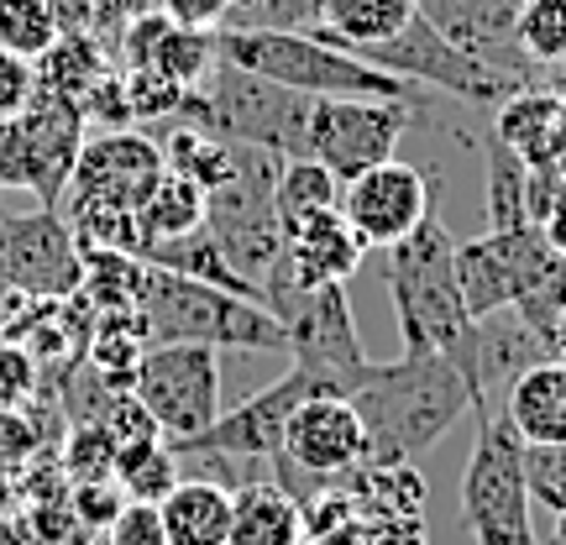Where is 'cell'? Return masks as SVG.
Returning <instances> with one entry per match:
<instances>
[{
    "label": "cell",
    "instance_id": "5",
    "mask_svg": "<svg viewBox=\"0 0 566 545\" xmlns=\"http://www.w3.org/2000/svg\"><path fill=\"white\" fill-rule=\"evenodd\" d=\"M310 95H294L283 84L247 74L231 63H216V74L189 90L174 122L200 126L210 137L237 142V147H263L283 163L304 158V126H310Z\"/></svg>",
    "mask_w": 566,
    "mask_h": 545
},
{
    "label": "cell",
    "instance_id": "43",
    "mask_svg": "<svg viewBox=\"0 0 566 545\" xmlns=\"http://www.w3.org/2000/svg\"><path fill=\"white\" fill-rule=\"evenodd\" d=\"M38 95V63L17 59V53H0V122L21 116Z\"/></svg>",
    "mask_w": 566,
    "mask_h": 545
},
{
    "label": "cell",
    "instance_id": "16",
    "mask_svg": "<svg viewBox=\"0 0 566 545\" xmlns=\"http://www.w3.org/2000/svg\"><path fill=\"white\" fill-rule=\"evenodd\" d=\"M520 6L525 0H415V11L451 48H462L467 59L488 63V69H499V74H509L514 84L530 90L535 63L520 48Z\"/></svg>",
    "mask_w": 566,
    "mask_h": 545
},
{
    "label": "cell",
    "instance_id": "37",
    "mask_svg": "<svg viewBox=\"0 0 566 545\" xmlns=\"http://www.w3.org/2000/svg\"><path fill=\"white\" fill-rule=\"evenodd\" d=\"M525 483H530V504H546L551 514H566V441L525 446Z\"/></svg>",
    "mask_w": 566,
    "mask_h": 545
},
{
    "label": "cell",
    "instance_id": "25",
    "mask_svg": "<svg viewBox=\"0 0 566 545\" xmlns=\"http://www.w3.org/2000/svg\"><path fill=\"white\" fill-rule=\"evenodd\" d=\"M321 11L325 27L315 38L346 48V53H363L373 42H388L415 17V0H321Z\"/></svg>",
    "mask_w": 566,
    "mask_h": 545
},
{
    "label": "cell",
    "instance_id": "29",
    "mask_svg": "<svg viewBox=\"0 0 566 545\" xmlns=\"http://www.w3.org/2000/svg\"><path fill=\"white\" fill-rule=\"evenodd\" d=\"M105 74H111V59H105L101 38H59L38 59V90H53V95H63V101H74V105H80Z\"/></svg>",
    "mask_w": 566,
    "mask_h": 545
},
{
    "label": "cell",
    "instance_id": "26",
    "mask_svg": "<svg viewBox=\"0 0 566 545\" xmlns=\"http://www.w3.org/2000/svg\"><path fill=\"white\" fill-rule=\"evenodd\" d=\"M342 205V184L325 174L321 163H283L279 168V189H273V210H279V226L283 237H294L300 226L321 221V216H331Z\"/></svg>",
    "mask_w": 566,
    "mask_h": 545
},
{
    "label": "cell",
    "instance_id": "47",
    "mask_svg": "<svg viewBox=\"0 0 566 545\" xmlns=\"http://www.w3.org/2000/svg\"><path fill=\"white\" fill-rule=\"evenodd\" d=\"M363 545H430V541H424V525H378L363 535Z\"/></svg>",
    "mask_w": 566,
    "mask_h": 545
},
{
    "label": "cell",
    "instance_id": "12",
    "mask_svg": "<svg viewBox=\"0 0 566 545\" xmlns=\"http://www.w3.org/2000/svg\"><path fill=\"white\" fill-rule=\"evenodd\" d=\"M315 394H336L331 384H321L315 373H289L279 384H268L263 394H252L247 405H237L231 415L210 425L205 436L195 441L174 446V457H200V462H216V467H237V462H273L283 451V430H289V415L315 399Z\"/></svg>",
    "mask_w": 566,
    "mask_h": 545
},
{
    "label": "cell",
    "instance_id": "51",
    "mask_svg": "<svg viewBox=\"0 0 566 545\" xmlns=\"http://www.w3.org/2000/svg\"><path fill=\"white\" fill-rule=\"evenodd\" d=\"M263 6H268V0H226V21L237 27V21H247L252 11H263Z\"/></svg>",
    "mask_w": 566,
    "mask_h": 545
},
{
    "label": "cell",
    "instance_id": "7",
    "mask_svg": "<svg viewBox=\"0 0 566 545\" xmlns=\"http://www.w3.org/2000/svg\"><path fill=\"white\" fill-rule=\"evenodd\" d=\"M457 509L472 545H541L530 525L525 441L509 430L504 415H478V441L462 467Z\"/></svg>",
    "mask_w": 566,
    "mask_h": 545
},
{
    "label": "cell",
    "instance_id": "33",
    "mask_svg": "<svg viewBox=\"0 0 566 545\" xmlns=\"http://www.w3.org/2000/svg\"><path fill=\"white\" fill-rule=\"evenodd\" d=\"M59 42V21L48 0H0V53L38 63Z\"/></svg>",
    "mask_w": 566,
    "mask_h": 545
},
{
    "label": "cell",
    "instance_id": "14",
    "mask_svg": "<svg viewBox=\"0 0 566 545\" xmlns=\"http://www.w3.org/2000/svg\"><path fill=\"white\" fill-rule=\"evenodd\" d=\"M163 179V147L142 132H105L101 142H84L74 179H69V210H116V216H137L142 200L153 195Z\"/></svg>",
    "mask_w": 566,
    "mask_h": 545
},
{
    "label": "cell",
    "instance_id": "2",
    "mask_svg": "<svg viewBox=\"0 0 566 545\" xmlns=\"http://www.w3.org/2000/svg\"><path fill=\"white\" fill-rule=\"evenodd\" d=\"M388 300L405 331V352L446 357L472 388V352H478V321L467 315L462 279H457V242L436 216L388 247Z\"/></svg>",
    "mask_w": 566,
    "mask_h": 545
},
{
    "label": "cell",
    "instance_id": "15",
    "mask_svg": "<svg viewBox=\"0 0 566 545\" xmlns=\"http://www.w3.org/2000/svg\"><path fill=\"white\" fill-rule=\"evenodd\" d=\"M336 210H342V221L352 226L357 242L388 252V247H399L430 221V184H424L420 168L388 158L378 168L357 174L352 184H342Z\"/></svg>",
    "mask_w": 566,
    "mask_h": 545
},
{
    "label": "cell",
    "instance_id": "9",
    "mask_svg": "<svg viewBox=\"0 0 566 545\" xmlns=\"http://www.w3.org/2000/svg\"><path fill=\"white\" fill-rule=\"evenodd\" d=\"M132 399L168 446L195 441L221 420V352L184 342L147 346L132 373Z\"/></svg>",
    "mask_w": 566,
    "mask_h": 545
},
{
    "label": "cell",
    "instance_id": "4",
    "mask_svg": "<svg viewBox=\"0 0 566 545\" xmlns=\"http://www.w3.org/2000/svg\"><path fill=\"white\" fill-rule=\"evenodd\" d=\"M137 315L147 331V346L184 342V346H210V352H273L289 357L283 325L268 315L263 304L237 300L226 289L179 279L163 268L142 263V289H137Z\"/></svg>",
    "mask_w": 566,
    "mask_h": 545
},
{
    "label": "cell",
    "instance_id": "50",
    "mask_svg": "<svg viewBox=\"0 0 566 545\" xmlns=\"http://www.w3.org/2000/svg\"><path fill=\"white\" fill-rule=\"evenodd\" d=\"M546 357H551V363H566V310L556 315V325L546 331Z\"/></svg>",
    "mask_w": 566,
    "mask_h": 545
},
{
    "label": "cell",
    "instance_id": "38",
    "mask_svg": "<svg viewBox=\"0 0 566 545\" xmlns=\"http://www.w3.org/2000/svg\"><path fill=\"white\" fill-rule=\"evenodd\" d=\"M325 27L321 0H268L263 11L237 21V32H294V38H315Z\"/></svg>",
    "mask_w": 566,
    "mask_h": 545
},
{
    "label": "cell",
    "instance_id": "28",
    "mask_svg": "<svg viewBox=\"0 0 566 545\" xmlns=\"http://www.w3.org/2000/svg\"><path fill=\"white\" fill-rule=\"evenodd\" d=\"M111 483L122 488L132 504H163L174 488H179V457L168 441H126L116 446V467H111Z\"/></svg>",
    "mask_w": 566,
    "mask_h": 545
},
{
    "label": "cell",
    "instance_id": "44",
    "mask_svg": "<svg viewBox=\"0 0 566 545\" xmlns=\"http://www.w3.org/2000/svg\"><path fill=\"white\" fill-rule=\"evenodd\" d=\"M0 189H27L32 195V158H27V137H21L17 116L0 122Z\"/></svg>",
    "mask_w": 566,
    "mask_h": 545
},
{
    "label": "cell",
    "instance_id": "42",
    "mask_svg": "<svg viewBox=\"0 0 566 545\" xmlns=\"http://www.w3.org/2000/svg\"><path fill=\"white\" fill-rule=\"evenodd\" d=\"M105 545H168L158 504H126L105 530Z\"/></svg>",
    "mask_w": 566,
    "mask_h": 545
},
{
    "label": "cell",
    "instance_id": "10",
    "mask_svg": "<svg viewBox=\"0 0 566 545\" xmlns=\"http://www.w3.org/2000/svg\"><path fill=\"white\" fill-rule=\"evenodd\" d=\"M357 59L373 63V69H384V74H394V80H405V84L457 95V101H467V105H504L509 95L525 90V84H514L509 74H499V69L467 59L462 48H451L420 11H415V17H409L388 42L363 48Z\"/></svg>",
    "mask_w": 566,
    "mask_h": 545
},
{
    "label": "cell",
    "instance_id": "18",
    "mask_svg": "<svg viewBox=\"0 0 566 545\" xmlns=\"http://www.w3.org/2000/svg\"><path fill=\"white\" fill-rule=\"evenodd\" d=\"M367 247L352 237L342 210H331L321 221L300 226L294 237H283V263L268 283H289V289H325V283H346L363 268ZM268 294V289H263Z\"/></svg>",
    "mask_w": 566,
    "mask_h": 545
},
{
    "label": "cell",
    "instance_id": "24",
    "mask_svg": "<svg viewBox=\"0 0 566 545\" xmlns=\"http://www.w3.org/2000/svg\"><path fill=\"white\" fill-rule=\"evenodd\" d=\"M142 263H147V268H163V273H179V279L210 283V289H226V294H237V300L263 304V294H258V289H252V283L237 273V268L226 263V252L216 247V237H210L205 226L184 231V237H168V242L142 247Z\"/></svg>",
    "mask_w": 566,
    "mask_h": 545
},
{
    "label": "cell",
    "instance_id": "48",
    "mask_svg": "<svg viewBox=\"0 0 566 545\" xmlns=\"http://www.w3.org/2000/svg\"><path fill=\"white\" fill-rule=\"evenodd\" d=\"M0 545H42V535L32 530V520L27 514H0Z\"/></svg>",
    "mask_w": 566,
    "mask_h": 545
},
{
    "label": "cell",
    "instance_id": "20",
    "mask_svg": "<svg viewBox=\"0 0 566 545\" xmlns=\"http://www.w3.org/2000/svg\"><path fill=\"white\" fill-rule=\"evenodd\" d=\"M566 142V95L520 90L499 105V147H509L525 168H551Z\"/></svg>",
    "mask_w": 566,
    "mask_h": 545
},
{
    "label": "cell",
    "instance_id": "1",
    "mask_svg": "<svg viewBox=\"0 0 566 545\" xmlns=\"http://www.w3.org/2000/svg\"><path fill=\"white\" fill-rule=\"evenodd\" d=\"M346 405L363 420V467H415L472 409V388L446 357L405 352L399 363H367Z\"/></svg>",
    "mask_w": 566,
    "mask_h": 545
},
{
    "label": "cell",
    "instance_id": "21",
    "mask_svg": "<svg viewBox=\"0 0 566 545\" xmlns=\"http://www.w3.org/2000/svg\"><path fill=\"white\" fill-rule=\"evenodd\" d=\"M352 499L367 530L378 525H424V478L415 467H357L336 483Z\"/></svg>",
    "mask_w": 566,
    "mask_h": 545
},
{
    "label": "cell",
    "instance_id": "40",
    "mask_svg": "<svg viewBox=\"0 0 566 545\" xmlns=\"http://www.w3.org/2000/svg\"><path fill=\"white\" fill-rule=\"evenodd\" d=\"M42 373L17 342H0V409H27L38 399Z\"/></svg>",
    "mask_w": 566,
    "mask_h": 545
},
{
    "label": "cell",
    "instance_id": "30",
    "mask_svg": "<svg viewBox=\"0 0 566 545\" xmlns=\"http://www.w3.org/2000/svg\"><path fill=\"white\" fill-rule=\"evenodd\" d=\"M137 226H142V247L195 231V226H205V189L163 168V179L153 184V195H147V200H142V210H137ZM137 258H142V252H137Z\"/></svg>",
    "mask_w": 566,
    "mask_h": 545
},
{
    "label": "cell",
    "instance_id": "39",
    "mask_svg": "<svg viewBox=\"0 0 566 545\" xmlns=\"http://www.w3.org/2000/svg\"><path fill=\"white\" fill-rule=\"evenodd\" d=\"M126 504H132V499H126L111 478H105V483H74L69 488V509H74V520H80L90 535H105L111 520H116Z\"/></svg>",
    "mask_w": 566,
    "mask_h": 545
},
{
    "label": "cell",
    "instance_id": "11",
    "mask_svg": "<svg viewBox=\"0 0 566 545\" xmlns=\"http://www.w3.org/2000/svg\"><path fill=\"white\" fill-rule=\"evenodd\" d=\"M424 111L405 101H315L304 126V158L321 163L336 184L394 158V147Z\"/></svg>",
    "mask_w": 566,
    "mask_h": 545
},
{
    "label": "cell",
    "instance_id": "6",
    "mask_svg": "<svg viewBox=\"0 0 566 545\" xmlns=\"http://www.w3.org/2000/svg\"><path fill=\"white\" fill-rule=\"evenodd\" d=\"M231 153H237V174L216 195H205V231L216 237L226 263L263 294L283 263V226L273 210L283 158L263 147H237V142H231Z\"/></svg>",
    "mask_w": 566,
    "mask_h": 545
},
{
    "label": "cell",
    "instance_id": "41",
    "mask_svg": "<svg viewBox=\"0 0 566 545\" xmlns=\"http://www.w3.org/2000/svg\"><path fill=\"white\" fill-rule=\"evenodd\" d=\"M42 451V425L27 409H0V472H17Z\"/></svg>",
    "mask_w": 566,
    "mask_h": 545
},
{
    "label": "cell",
    "instance_id": "19",
    "mask_svg": "<svg viewBox=\"0 0 566 545\" xmlns=\"http://www.w3.org/2000/svg\"><path fill=\"white\" fill-rule=\"evenodd\" d=\"M499 415L525 446H562L566 441V363H535L504 388Z\"/></svg>",
    "mask_w": 566,
    "mask_h": 545
},
{
    "label": "cell",
    "instance_id": "8",
    "mask_svg": "<svg viewBox=\"0 0 566 545\" xmlns=\"http://www.w3.org/2000/svg\"><path fill=\"white\" fill-rule=\"evenodd\" d=\"M263 310L283 325L289 342V363L300 373H315L346 399V388L357 384L367 367V352L357 342V321H352V300L346 283H325V289H289V283H268Z\"/></svg>",
    "mask_w": 566,
    "mask_h": 545
},
{
    "label": "cell",
    "instance_id": "52",
    "mask_svg": "<svg viewBox=\"0 0 566 545\" xmlns=\"http://www.w3.org/2000/svg\"><path fill=\"white\" fill-rule=\"evenodd\" d=\"M551 545H566V514H556V535H551Z\"/></svg>",
    "mask_w": 566,
    "mask_h": 545
},
{
    "label": "cell",
    "instance_id": "22",
    "mask_svg": "<svg viewBox=\"0 0 566 545\" xmlns=\"http://www.w3.org/2000/svg\"><path fill=\"white\" fill-rule=\"evenodd\" d=\"M226 545H304V509L273 478L231 488V535Z\"/></svg>",
    "mask_w": 566,
    "mask_h": 545
},
{
    "label": "cell",
    "instance_id": "31",
    "mask_svg": "<svg viewBox=\"0 0 566 545\" xmlns=\"http://www.w3.org/2000/svg\"><path fill=\"white\" fill-rule=\"evenodd\" d=\"M216 63H221L216 32H189V27H174V21H168V32L158 38L147 69H158L163 80H174L179 90H200V84L216 74Z\"/></svg>",
    "mask_w": 566,
    "mask_h": 545
},
{
    "label": "cell",
    "instance_id": "27",
    "mask_svg": "<svg viewBox=\"0 0 566 545\" xmlns=\"http://www.w3.org/2000/svg\"><path fill=\"white\" fill-rule=\"evenodd\" d=\"M163 147V168L168 174H179V179L200 184L205 195H216L221 184H231V174H237V153H231V142L210 137V132H200V126H174L168 137L158 142Z\"/></svg>",
    "mask_w": 566,
    "mask_h": 545
},
{
    "label": "cell",
    "instance_id": "46",
    "mask_svg": "<svg viewBox=\"0 0 566 545\" xmlns=\"http://www.w3.org/2000/svg\"><path fill=\"white\" fill-rule=\"evenodd\" d=\"M153 6H158V0H95V38L116 48L126 21L142 17V11H153Z\"/></svg>",
    "mask_w": 566,
    "mask_h": 545
},
{
    "label": "cell",
    "instance_id": "36",
    "mask_svg": "<svg viewBox=\"0 0 566 545\" xmlns=\"http://www.w3.org/2000/svg\"><path fill=\"white\" fill-rule=\"evenodd\" d=\"M116 467V436L105 425H74L69 451H63V472L69 483H105Z\"/></svg>",
    "mask_w": 566,
    "mask_h": 545
},
{
    "label": "cell",
    "instance_id": "35",
    "mask_svg": "<svg viewBox=\"0 0 566 545\" xmlns=\"http://www.w3.org/2000/svg\"><path fill=\"white\" fill-rule=\"evenodd\" d=\"M126 84V111H132V122H174L179 116V105L189 90H179L174 80H163L158 69H126L122 74Z\"/></svg>",
    "mask_w": 566,
    "mask_h": 545
},
{
    "label": "cell",
    "instance_id": "13",
    "mask_svg": "<svg viewBox=\"0 0 566 545\" xmlns=\"http://www.w3.org/2000/svg\"><path fill=\"white\" fill-rule=\"evenodd\" d=\"M0 279L27 300H74L84 289V252L63 210H0Z\"/></svg>",
    "mask_w": 566,
    "mask_h": 545
},
{
    "label": "cell",
    "instance_id": "45",
    "mask_svg": "<svg viewBox=\"0 0 566 545\" xmlns=\"http://www.w3.org/2000/svg\"><path fill=\"white\" fill-rule=\"evenodd\" d=\"M158 11L189 32H221L226 27V0H158Z\"/></svg>",
    "mask_w": 566,
    "mask_h": 545
},
{
    "label": "cell",
    "instance_id": "23",
    "mask_svg": "<svg viewBox=\"0 0 566 545\" xmlns=\"http://www.w3.org/2000/svg\"><path fill=\"white\" fill-rule=\"evenodd\" d=\"M168 545H226L231 535V488L216 478H179L158 504Z\"/></svg>",
    "mask_w": 566,
    "mask_h": 545
},
{
    "label": "cell",
    "instance_id": "3",
    "mask_svg": "<svg viewBox=\"0 0 566 545\" xmlns=\"http://www.w3.org/2000/svg\"><path fill=\"white\" fill-rule=\"evenodd\" d=\"M216 53L231 69L263 74V80L310 95V101H405V105H430V90L405 84L363 63L346 48H331L321 38H294V32H237L221 27L216 32Z\"/></svg>",
    "mask_w": 566,
    "mask_h": 545
},
{
    "label": "cell",
    "instance_id": "34",
    "mask_svg": "<svg viewBox=\"0 0 566 545\" xmlns=\"http://www.w3.org/2000/svg\"><path fill=\"white\" fill-rule=\"evenodd\" d=\"M520 48L535 69L566 63V0H525L520 6Z\"/></svg>",
    "mask_w": 566,
    "mask_h": 545
},
{
    "label": "cell",
    "instance_id": "32",
    "mask_svg": "<svg viewBox=\"0 0 566 545\" xmlns=\"http://www.w3.org/2000/svg\"><path fill=\"white\" fill-rule=\"evenodd\" d=\"M520 226H530V168L493 142V153H488V231H520Z\"/></svg>",
    "mask_w": 566,
    "mask_h": 545
},
{
    "label": "cell",
    "instance_id": "49",
    "mask_svg": "<svg viewBox=\"0 0 566 545\" xmlns=\"http://www.w3.org/2000/svg\"><path fill=\"white\" fill-rule=\"evenodd\" d=\"M27 294H17V289H11V283L0 279V342H6V336H11V325L21 321V310H27Z\"/></svg>",
    "mask_w": 566,
    "mask_h": 545
},
{
    "label": "cell",
    "instance_id": "17",
    "mask_svg": "<svg viewBox=\"0 0 566 545\" xmlns=\"http://www.w3.org/2000/svg\"><path fill=\"white\" fill-rule=\"evenodd\" d=\"M21 137H27V158H32V200L42 210H63L74 163L84 153V116L74 101H63L53 90H38L32 105L17 116Z\"/></svg>",
    "mask_w": 566,
    "mask_h": 545
}]
</instances>
